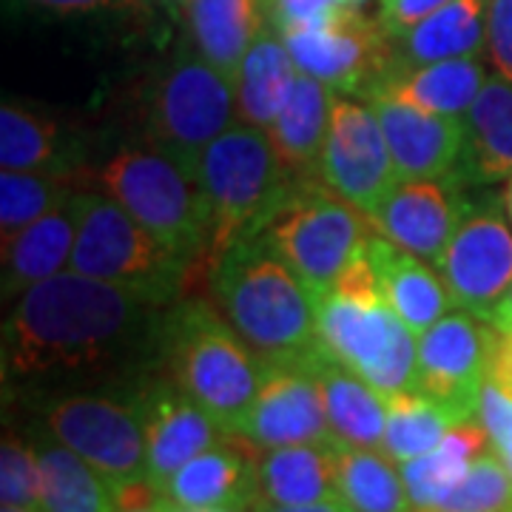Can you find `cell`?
<instances>
[{
  "label": "cell",
  "mask_w": 512,
  "mask_h": 512,
  "mask_svg": "<svg viewBox=\"0 0 512 512\" xmlns=\"http://www.w3.org/2000/svg\"><path fill=\"white\" fill-rule=\"evenodd\" d=\"M157 311L143 293L69 268L12 299L3 319V373L43 382L117 365L160 333Z\"/></svg>",
  "instance_id": "cell-1"
},
{
  "label": "cell",
  "mask_w": 512,
  "mask_h": 512,
  "mask_svg": "<svg viewBox=\"0 0 512 512\" xmlns=\"http://www.w3.org/2000/svg\"><path fill=\"white\" fill-rule=\"evenodd\" d=\"M211 279L220 311L262 365L299 359L319 345L311 291L265 234L225 248Z\"/></svg>",
  "instance_id": "cell-2"
},
{
  "label": "cell",
  "mask_w": 512,
  "mask_h": 512,
  "mask_svg": "<svg viewBox=\"0 0 512 512\" xmlns=\"http://www.w3.org/2000/svg\"><path fill=\"white\" fill-rule=\"evenodd\" d=\"M160 348L171 379L200 404L225 433H239L262 384V359L225 313L202 299L171 305L160 325Z\"/></svg>",
  "instance_id": "cell-3"
},
{
  "label": "cell",
  "mask_w": 512,
  "mask_h": 512,
  "mask_svg": "<svg viewBox=\"0 0 512 512\" xmlns=\"http://www.w3.org/2000/svg\"><path fill=\"white\" fill-rule=\"evenodd\" d=\"M197 185L211 211V259L237 239L262 234L296 180L279 160L265 128L234 123L225 128L197 163Z\"/></svg>",
  "instance_id": "cell-4"
},
{
  "label": "cell",
  "mask_w": 512,
  "mask_h": 512,
  "mask_svg": "<svg viewBox=\"0 0 512 512\" xmlns=\"http://www.w3.org/2000/svg\"><path fill=\"white\" fill-rule=\"evenodd\" d=\"M94 191L126 208L185 262L211 248V211L197 180L151 146H123L89 171Z\"/></svg>",
  "instance_id": "cell-5"
},
{
  "label": "cell",
  "mask_w": 512,
  "mask_h": 512,
  "mask_svg": "<svg viewBox=\"0 0 512 512\" xmlns=\"http://www.w3.org/2000/svg\"><path fill=\"white\" fill-rule=\"evenodd\" d=\"M148 146L194 177L202 151L237 123L234 83L188 43L180 46L140 97ZM197 180V177H194Z\"/></svg>",
  "instance_id": "cell-6"
},
{
  "label": "cell",
  "mask_w": 512,
  "mask_h": 512,
  "mask_svg": "<svg viewBox=\"0 0 512 512\" xmlns=\"http://www.w3.org/2000/svg\"><path fill=\"white\" fill-rule=\"evenodd\" d=\"M69 268L100 282L143 293L163 308L174 305L183 293L191 262L165 248L111 197L94 188H83L80 228Z\"/></svg>",
  "instance_id": "cell-7"
},
{
  "label": "cell",
  "mask_w": 512,
  "mask_h": 512,
  "mask_svg": "<svg viewBox=\"0 0 512 512\" xmlns=\"http://www.w3.org/2000/svg\"><path fill=\"white\" fill-rule=\"evenodd\" d=\"M319 342L382 396L413 390L419 336L387 305L382 291L313 293Z\"/></svg>",
  "instance_id": "cell-8"
},
{
  "label": "cell",
  "mask_w": 512,
  "mask_h": 512,
  "mask_svg": "<svg viewBox=\"0 0 512 512\" xmlns=\"http://www.w3.org/2000/svg\"><path fill=\"white\" fill-rule=\"evenodd\" d=\"M373 231L376 228L365 211L313 180L293 185L262 228L285 262L302 276L311 296L328 291Z\"/></svg>",
  "instance_id": "cell-9"
},
{
  "label": "cell",
  "mask_w": 512,
  "mask_h": 512,
  "mask_svg": "<svg viewBox=\"0 0 512 512\" xmlns=\"http://www.w3.org/2000/svg\"><path fill=\"white\" fill-rule=\"evenodd\" d=\"M49 436L86 458L100 476L114 484L148 478L146 430L134 399L106 393H69L43 404Z\"/></svg>",
  "instance_id": "cell-10"
},
{
  "label": "cell",
  "mask_w": 512,
  "mask_h": 512,
  "mask_svg": "<svg viewBox=\"0 0 512 512\" xmlns=\"http://www.w3.org/2000/svg\"><path fill=\"white\" fill-rule=\"evenodd\" d=\"M296 69L322 80L333 92L359 94L393 66V37L365 6L279 32Z\"/></svg>",
  "instance_id": "cell-11"
},
{
  "label": "cell",
  "mask_w": 512,
  "mask_h": 512,
  "mask_svg": "<svg viewBox=\"0 0 512 512\" xmlns=\"http://www.w3.org/2000/svg\"><path fill=\"white\" fill-rule=\"evenodd\" d=\"M498 330L473 313H444L419 336L413 390L450 410L458 421L478 416Z\"/></svg>",
  "instance_id": "cell-12"
},
{
  "label": "cell",
  "mask_w": 512,
  "mask_h": 512,
  "mask_svg": "<svg viewBox=\"0 0 512 512\" xmlns=\"http://www.w3.org/2000/svg\"><path fill=\"white\" fill-rule=\"evenodd\" d=\"M316 180L367 217L399 183L382 123L362 97L336 92Z\"/></svg>",
  "instance_id": "cell-13"
},
{
  "label": "cell",
  "mask_w": 512,
  "mask_h": 512,
  "mask_svg": "<svg viewBox=\"0 0 512 512\" xmlns=\"http://www.w3.org/2000/svg\"><path fill=\"white\" fill-rule=\"evenodd\" d=\"M439 274L458 311L490 319L512 285V228L493 202H470L450 239Z\"/></svg>",
  "instance_id": "cell-14"
},
{
  "label": "cell",
  "mask_w": 512,
  "mask_h": 512,
  "mask_svg": "<svg viewBox=\"0 0 512 512\" xmlns=\"http://www.w3.org/2000/svg\"><path fill=\"white\" fill-rule=\"evenodd\" d=\"M239 436L259 450L333 441L319 382L302 359L265 365L259 393L239 427Z\"/></svg>",
  "instance_id": "cell-15"
},
{
  "label": "cell",
  "mask_w": 512,
  "mask_h": 512,
  "mask_svg": "<svg viewBox=\"0 0 512 512\" xmlns=\"http://www.w3.org/2000/svg\"><path fill=\"white\" fill-rule=\"evenodd\" d=\"M456 180H399L370 214L373 228L439 271L444 251L470 211Z\"/></svg>",
  "instance_id": "cell-16"
},
{
  "label": "cell",
  "mask_w": 512,
  "mask_h": 512,
  "mask_svg": "<svg viewBox=\"0 0 512 512\" xmlns=\"http://www.w3.org/2000/svg\"><path fill=\"white\" fill-rule=\"evenodd\" d=\"M359 97L382 123L399 180H456L464 154V117L430 114L373 89Z\"/></svg>",
  "instance_id": "cell-17"
},
{
  "label": "cell",
  "mask_w": 512,
  "mask_h": 512,
  "mask_svg": "<svg viewBox=\"0 0 512 512\" xmlns=\"http://www.w3.org/2000/svg\"><path fill=\"white\" fill-rule=\"evenodd\" d=\"M131 399L140 410L146 430L148 478L160 490L183 464L205 453L225 436L220 424L174 379H148Z\"/></svg>",
  "instance_id": "cell-18"
},
{
  "label": "cell",
  "mask_w": 512,
  "mask_h": 512,
  "mask_svg": "<svg viewBox=\"0 0 512 512\" xmlns=\"http://www.w3.org/2000/svg\"><path fill=\"white\" fill-rule=\"evenodd\" d=\"M262 450L239 433H225L163 484V498L188 510H242L259 501Z\"/></svg>",
  "instance_id": "cell-19"
},
{
  "label": "cell",
  "mask_w": 512,
  "mask_h": 512,
  "mask_svg": "<svg viewBox=\"0 0 512 512\" xmlns=\"http://www.w3.org/2000/svg\"><path fill=\"white\" fill-rule=\"evenodd\" d=\"M299 359L319 382L333 441L342 447L382 450L387 430V402L382 393L330 356L322 342Z\"/></svg>",
  "instance_id": "cell-20"
},
{
  "label": "cell",
  "mask_w": 512,
  "mask_h": 512,
  "mask_svg": "<svg viewBox=\"0 0 512 512\" xmlns=\"http://www.w3.org/2000/svg\"><path fill=\"white\" fill-rule=\"evenodd\" d=\"M80 208L83 188H77L69 200L26 225L15 237L3 239V299H18L29 288L69 271Z\"/></svg>",
  "instance_id": "cell-21"
},
{
  "label": "cell",
  "mask_w": 512,
  "mask_h": 512,
  "mask_svg": "<svg viewBox=\"0 0 512 512\" xmlns=\"http://www.w3.org/2000/svg\"><path fill=\"white\" fill-rule=\"evenodd\" d=\"M365 251L376 268L387 305L399 313V319L416 336L433 328L441 316L453 308L444 279L424 259L407 254L404 248L382 237L379 231L370 234Z\"/></svg>",
  "instance_id": "cell-22"
},
{
  "label": "cell",
  "mask_w": 512,
  "mask_h": 512,
  "mask_svg": "<svg viewBox=\"0 0 512 512\" xmlns=\"http://www.w3.org/2000/svg\"><path fill=\"white\" fill-rule=\"evenodd\" d=\"M183 15L191 46L231 83L256 37L271 26L268 0H188Z\"/></svg>",
  "instance_id": "cell-23"
},
{
  "label": "cell",
  "mask_w": 512,
  "mask_h": 512,
  "mask_svg": "<svg viewBox=\"0 0 512 512\" xmlns=\"http://www.w3.org/2000/svg\"><path fill=\"white\" fill-rule=\"evenodd\" d=\"M512 177V80L490 74L464 114L458 185H490Z\"/></svg>",
  "instance_id": "cell-24"
},
{
  "label": "cell",
  "mask_w": 512,
  "mask_h": 512,
  "mask_svg": "<svg viewBox=\"0 0 512 512\" xmlns=\"http://www.w3.org/2000/svg\"><path fill=\"white\" fill-rule=\"evenodd\" d=\"M487 83L481 57L439 60L424 66H390L365 92H382L430 114L464 117Z\"/></svg>",
  "instance_id": "cell-25"
},
{
  "label": "cell",
  "mask_w": 512,
  "mask_h": 512,
  "mask_svg": "<svg viewBox=\"0 0 512 512\" xmlns=\"http://www.w3.org/2000/svg\"><path fill=\"white\" fill-rule=\"evenodd\" d=\"M342 444H291L262 450L259 501L268 507H305L339 498Z\"/></svg>",
  "instance_id": "cell-26"
},
{
  "label": "cell",
  "mask_w": 512,
  "mask_h": 512,
  "mask_svg": "<svg viewBox=\"0 0 512 512\" xmlns=\"http://www.w3.org/2000/svg\"><path fill=\"white\" fill-rule=\"evenodd\" d=\"M487 55V0H450L393 37V66Z\"/></svg>",
  "instance_id": "cell-27"
},
{
  "label": "cell",
  "mask_w": 512,
  "mask_h": 512,
  "mask_svg": "<svg viewBox=\"0 0 512 512\" xmlns=\"http://www.w3.org/2000/svg\"><path fill=\"white\" fill-rule=\"evenodd\" d=\"M333 100L336 92L330 86L311 74L299 72L288 103L268 128L279 160L296 180H316L322 148L328 140Z\"/></svg>",
  "instance_id": "cell-28"
},
{
  "label": "cell",
  "mask_w": 512,
  "mask_h": 512,
  "mask_svg": "<svg viewBox=\"0 0 512 512\" xmlns=\"http://www.w3.org/2000/svg\"><path fill=\"white\" fill-rule=\"evenodd\" d=\"M0 165L9 171H49L77 180V143L57 120L18 100L0 106Z\"/></svg>",
  "instance_id": "cell-29"
},
{
  "label": "cell",
  "mask_w": 512,
  "mask_h": 512,
  "mask_svg": "<svg viewBox=\"0 0 512 512\" xmlns=\"http://www.w3.org/2000/svg\"><path fill=\"white\" fill-rule=\"evenodd\" d=\"M299 69L274 23L256 37L234 80L237 120L256 128H271L296 86Z\"/></svg>",
  "instance_id": "cell-30"
},
{
  "label": "cell",
  "mask_w": 512,
  "mask_h": 512,
  "mask_svg": "<svg viewBox=\"0 0 512 512\" xmlns=\"http://www.w3.org/2000/svg\"><path fill=\"white\" fill-rule=\"evenodd\" d=\"M487 450H493V441L487 436L484 424L478 419H470L453 424L436 450L399 464L413 512L436 510L447 498V493L470 470V464Z\"/></svg>",
  "instance_id": "cell-31"
},
{
  "label": "cell",
  "mask_w": 512,
  "mask_h": 512,
  "mask_svg": "<svg viewBox=\"0 0 512 512\" xmlns=\"http://www.w3.org/2000/svg\"><path fill=\"white\" fill-rule=\"evenodd\" d=\"M40 458V510L114 512L111 484L60 441L35 444Z\"/></svg>",
  "instance_id": "cell-32"
},
{
  "label": "cell",
  "mask_w": 512,
  "mask_h": 512,
  "mask_svg": "<svg viewBox=\"0 0 512 512\" xmlns=\"http://www.w3.org/2000/svg\"><path fill=\"white\" fill-rule=\"evenodd\" d=\"M339 498L353 512H413L402 467L384 450L342 447Z\"/></svg>",
  "instance_id": "cell-33"
},
{
  "label": "cell",
  "mask_w": 512,
  "mask_h": 512,
  "mask_svg": "<svg viewBox=\"0 0 512 512\" xmlns=\"http://www.w3.org/2000/svg\"><path fill=\"white\" fill-rule=\"evenodd\" d=\"M384 402H387V430H384L382 450L396 464L436 450L450 433V427L458 424L450 410H444L441 404L416 390L384 396Z\"/></svg>",
  "instance_id": "cell-34"
},
{
  "label": "cell",
  "mask_w": 512,
  "mask_h": 512,
  "mask_svg": "<svg viewBox=\"0 0 512 512\" xmlns=\"http://www.w3.org/2000/svg\"><path fill=\"white\" fill-rule=\"evenodd\" d=\"M80 185L69 174L49 171H9L0 174V234L15 237L26 225L46 217L66 202Z\"/></svg>",
  "instance_id": "cell-35"
},
{
  "label": "cell",
  "mask_w": 512,
  "mask_h": 512,
  "mask_svg": "<svg viewBox=\"0 0 512 512\" xmlns=\"http://www.w3.org/2000/svg\"><path fill=\"white\" fill-rule=\"evenodd\" d=\"M433 512H512V473L495 450H487Z\"/></svg>",
  "instance_id": "cell-36"
},
{
  "label": "cell",
  "mask_w": 512,
  "mask_h": 512,
  "mask_svg": "<svg viewBox=\"0 0 512 512\" xmlns=\"http://www.w3.org/2000/svg\"><path fill=\"white\" fill-rule=\"evenodd\" d=\"M0 504L40 510V458L37 447L6 433L0 444Z\"/></svg>",
  "instance_id": "cell-37"
},
{
  "label": "cell",
  "mask_w": 512,
  "mask_h": 512,
  "mask_svg": "<svg viewBox=\"0 0 512 512\" xmlns=\"http://www.w3.org/2000/svg\"><path fill=\"white\" fill-rule=\"evenodd\" d=\"M487 436L493 441V450L501 461L512 458V396L498 390L493 382L484 384L481 399H478V416Z\"/></svg>",
  "instance_id": "cell-38"
},
{
  "label": "cell",
  "mask_w": 512,
  "mask_h": 512,
  "mask_svg": "<svg viewBox=\"0 0 512 512\" xmlns=\"http://www.w3.org/2000/svg\"><path fill=\"white\" fill-rule=\"evenodd\" d=\"M365 6V0H268L271 23L276 32H288L296 26H308L316 20L336 15L342 9Z\"/></svg>",
  "instance_id": "cell-39"
},
{
  "label": "cell",
  "mask_w": 512,
  "mask_h": 512,
  "mask_svg": "<svg viewBox=\"0 0 512 512\" xmlns=\"http://www.w3.org/2000/svg\"><path fill=\"white\" fill-rule=\"evenodd\" d=\"M487 60L498 77L512 80V0H487Z\"/></svg>",
  "instance_id": "cell-40"
},
{
  "label": "cell",
  "mask_w": 512,
  "mask_h": 512,
  "mask_svg": "<svg viewBox=\"0 0 512 512\" xmlns=\"http://www.w3.org/2000/svg\"><path fill=\"white\" fill-rule=\"evenodd\" d=\"M379 3H382L379 20H382L384 32L390 37H399L450 0H379Z\"/></svg>",
  "instance_id": "cell-41"
},
{
  "label": "cell",
  "mask_w": 512,
  "mask_h": 512,
  "mask_svg": "<svg viewBox=\"0 0 512 512\" xmlns=\"http://www.w3.org/2000/svg\"><path fill=\"white\" fill-rule=\"evenodd\" d=\"M60 15H94V12H140L148 0H29Z\"/></svg>",
  "instance_id": "cell-42"
},
{
  "label": "cell",
  "mask_w": 512,
  "mask_h": 512,
  "mask_svg": "<svg viewBox=\"0 0 512 512\" xmlns=\"http://www.w3.org/2000/svg\"><path fill=\"white\" fill-rule=\"evenodd\" d=\"M487 382H493L498 390L512 396V333H498L487 367Z\"/></svg>",
  "instance_id": "cell-43"
},
{
  "label": "cell",
  "mask_w": 512,
  "mask_h": 512,
  "mask_svg": "<svg viewBox=\"0 0 512 512\" xmlns=\"http://www.w3.org/2000/svg\"><path fill=\"white\" fill-rule=\"evenodd\" d=\"M487 322H490L498 333H512V285H510V291L498 299V305L493 308V313H490V319H487Z\"/></svg>",
  "instance_id": "cell-44"
},
{
  "label": "cell",
  "mask_w": 512,
  "mask_h": 512,
  "mask_svg": "<svg viewBox=\"0 0 512 512\" xmlns=\"http://www.w3.org/2000/svg\"><path fill=\"white\" fill-rule=\"evenodd\" d=\"M262 512H353L342 498H328L319 504H305V507H268L262 504Z\"/></svg>",
  "instance_id": "cell-45"
},
{
  "label": "cell",
  "mask_w": 512,
  "mask_h": 512,
  "mask_svg": "<svg viewBox=\"0 0 512 512\" xmlns=\"http://www.w3.org/2000/svg\"><path fill=\"white\" fill-rule=\"evenodd\" d=\"M163 512H262V501H256L254 507H242V510H188V507L171 504L163 498Z\"/></svg>",
  "instance_id": "cell-46"
},
{
  "label": "cell",
  "mask_w": 512,
  "mask_h": 512,
  "mask_svg": "<svg viewBox=\"0 0 512 512\" xmlns=\"http://www.w3.org/2000/svg\"><path fill=\"white\" fill-rule=\"evenodd\" d=\"M501 202H504V214H507V220H510V225H512V177L507 180V185H504Z\"/></svg>",
  "instance_id": "cell-47"
},
{
  "label": "cell",
  "mask_w": 512,
  "mask_h": 512,
  "mask_svg": "<svg viewBox=\"0 0 512 512\" xmlns=\"http://www.w3.org/2000/svg\"><path fill=\"white\" fill-rule=\"evenodd\" d=\"M160 3H163V6H168V9H177V12H183L188 0H160Z\"/></svg>",
  "instance_id": "cell-48"
},
{
  "label": "cell",
  "mask_w": 512,
  "mask_h": 512,
  "mask_svg": "<svg viewBox=\"0 0 512 512\" xmlns=\"http://www.w3.org/2000/svg\"><path fill=\"white\" fill-rule=\"evenodd\" d=\"M123 512H163V501L157 507H140V510H123Z\"/></svg>",
  "instance_id": "cell-49"
},
{
  "label": "cell",
  "mask_w": 512,
  "mask_h": 512,
  "mask_svg": "<svg viewBox=\"0 0 512 512\" xmlns=\"http://www.w3.org/2000/svg\"><path fill=\"white\" fill-rule=\"evenodd\" d=\"M0 512H46V510H26V507H3Z\"/></svg>",
  "instance_id": "cell-50"
}]
</instances>
